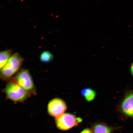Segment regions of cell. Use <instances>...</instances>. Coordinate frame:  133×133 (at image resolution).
Listing matches in <instances>:
<instances>
[{"label": "cell", "mask_w": 133, "mask_h": 133, "mask_svg": "<svg viewBox=\"0 0 133 133\" xmlns=\"http://www.w3.org/2000/svg\"><path fill=\"white\" fill-rule=\"evenodd\" d=\"M23 61L24 59L18 53L13 55L0 72V79L6 81L12 79L20 69Z\"/></svg>", "instance_id": "6da1fadb"}, {"label": "cell", "mask_w": 133, "mask_h": 133, "mask_svg": "<svg viewBox=\"0 0 133 133\" xmlns=\"http://www.w3.org/2000/svg\"><path fill=\"white\" fill-rule=\"evenodd\" d=\"M4 91L6 98L15 103L24 102L31 95L13 78L7 83Z\"/></svg>", "instance_id": "7a4b0ae2"}, {"label": "cell", "mask_w": 133, "mask_h": 133, "mask_svg": "<svg viewBox=\"0 0 133 133\" xmlns=\"http://www.w3.org/2000/svg\"><path fill=\"white\" fill-rule=\"evenodd\" d=\"M13 79L22 88L30 94L36 95V89L29 70L22 69Z\"/></svg>", "instance_id": "3957f363"}, {"label": "cell", "mask_w": 133, "mask_h": 133, "mask_svg": "<svg viewBox=\"0 0 133 133\" xmlns=\"http://www.w3.org/2000/svg\"><path fill=\"white\" fill-rule=\"evenodd\" d=\"M81 118L70 113L63 114L55 119L57 128L62 131H66L72 128L82 122Z\"/></svg>", "instance_id": "277c9868"}, {"label": "cell", "mask_w": 133, "mask_h": 133, "mask_svg": "<svg viewBox=\"0 0 133 133\" xmlns=\"http://www.w3.org/2000/svg\"><path fill=\"white\" fill-rule=\"evenodd\" d=\"M67 109L66 103L59 98H55L51 100L47 107L48 114L56 118L64 114Z\"/></svg>", "instance_id": "5b68a950"}, {"label": "cell", "mask_w": 133, "mask_h": 133, "mask_svg": "<svg viewBox=\"0 0 133 133\" xmlns=\"http://www.w3.org/2000/svg\"><path fill=\"white\" fill-rule=\"evenodd\" d=\"M121 109L125 115L133 118V92L126 95L121 103Z\"/></svg>", "instance_id": "8992f818"}, {"label": "cell", "mask_w": 133, "mask_h": 133, "mask_svg": "<svg viewBox=\"0 0 133 133\" xmlns=\"http://www.w3.org/2000/svg\"><path fill=\"white\" fill-rule=\"evenodd\" d=\"M91 129L94 133H111L113 130L112 127L102 122L93 124Z\"/></svg>", "instance_id": "52a82bcc"}, {"label": "cell", "mask_w": 133, "mask_h": 133, "mask_svg": "<svg viewBox=\"0 0 133 133\" xmlns=\"http://www.w3.org/2000/svg\"><path fill=\"white\" fill-rule=\"evenodd\" d=\"M81 96H83L88 102H91L95 99L96 93L94 90L89 88H85L81 91Z\"/></svg>", "instance_id": "ba28073f"}, {"label": "cell", "mask_w": 133, "mask_h": 133, "mask_svg": "<svg viewBox=\"0 0 133 133\" xmlns=\"http://www.w3.org/2000/svg\"><path fill=\"white\" fill-rule=\"evenodd\" d=\"M12 50L9 49L0 51V72L12 56Z\"/></svg>", "instance_id": "9c48e42d"}, {"label": "cell", "mask_w": 133, "mask_h": 133, "mask_svg": "<svg viewBox=\"0 0 133 133\" xmlns=\"http://www.w3.org/2000/svg\"><path fill=\"white\" fill-rule=\"evenodd\" d=\"M54 56L50 51H43L40 56L41 62L46 63L51 62L54 59Z\"/></svg>", "instance_id": "30bf717a"}, {"label": "cell", "mask_w": 133, "mask_h": 133, "mask_svg": "<svg viewBox=\"0 0 133 133\" xmlns=\"http://www.w3.org/2000/svg\"><path fill=\"white\" fill-rule=\"evenodd\" d=\"M80 133H94L91 129H85Z\"/></svg>", "instance_id": "8fae6325"}, {"label": "cell", "mask_w": 133, "mask_h": 133, "mask_svg": "<svg viewBox=\"0 0 133 133\" xmlns=\"http://www.w3.org/2000/svg\"><path fill=\"white\" fill-rule=\"evenodd\" d=\"M130 71L131 74L133 75V63L131 64L130 68Z\"/></svg>", "instance_id": "7c38bea8"}]
</instances>
